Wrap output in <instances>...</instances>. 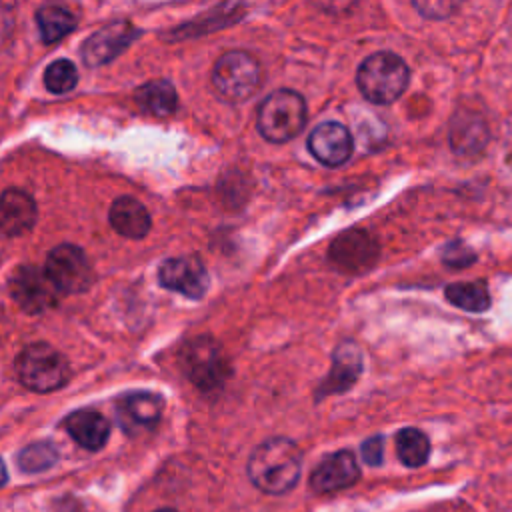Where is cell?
<instances>
[{"mask_svg": "<svg viewBox=\"0 0 512 512\" xmlns=\"http://www.w3.org/2000/svg\"><path fill=\"white\" fill-rule=\"evenodd\" d=\"M140 30L132 26L128 20H114L100 30H96L92 36L86 38L82 44V60L86 66H102L110 60H114L118 54H122L136 38Z\"/></svg>", "mask_w": 512, "mask_h": 512, "instance_id": "9c48e42d", "label": "cell"}, {"mask_svg": "<svg viewBox=\"0 0 512 512\" xmlns=\"http://www.w3.org/2000/svg\"><path fill=\"white\" fill-rule=\"evenodd\" d=\"M14 12L10 4H0V46L12 36Z\"/></svg>", "mask_w": 512, "mask_h": 512, "instance_id": "f1b7e54d", "label": "cell"}, {"mask_svg": "<svg viewBox=\"0 0 512 512\" xmlns=\"http://www.w3.org/2000/svg\"><path fill=\"white\" fill-rule=\"evenodd\" d=\"M162 408L164 400L154 392H128L116 404L118 424L126 434H140L160 422Z\"/></svg>", "mask_w": 512, "mask_h": 512, "instance_id": "4fadbf2b", "label": "cell"}, {"mask_svg": "<svg viewBox=\"0 0 512 512\" xmlns=\"http://www.w3.org/2000/svg\"><path fill=\"white\" fill-rule=\"evenodd\" d=\"M488 140V128L482 116L474 112H458L450 122V146L456 154H478Z\"/></svg>", "mask_w": 512, "mask_h": 512, "instance_id": "d6986e66", "label": "cell"}, {"mask_svg": "<svg viewBox=\"0 0 512 512\" xmlns=\"http://www.w3.org/2000/svg\"><path fill=\"white\" fill-rule=\"evenodd\" d=\"M180 366L186 378L202 392H214L230 376V362L220 344L210 336H196L180 350Z\"/></svg>", "mask_w": 512, "mask_h": 512, "instance_id": "277c9868", "label": "cell"}, {"mask_svg": "<svg viewBox=\"0 0 512 512\" xmlns=\"http://www.w3.org/2000/svg\"><path fill=\"white\" fill-rule=\"evenodd\" d=\"M64 428L76 444L90 452L100 450L110 436V422L100 412L90 408L70 412L64 418Z\"/></svg>", "mask_w": 512, "mask_h": 512, "instance_id": "e0dca14e", "label": "cell"}, {"mask_svg": "<svg viewBox=\"0 0 512 512\" xmlns=\"http://www.w3.org/2000/svg\"><path fill=\"white\" fill-rule=\"evenodd\" d=\"M10 294L28 314H40L56 304L58 290L44 270L36 266H20L10 278Z\"/></svg>", "mask_w": 512, "mask_h": 512, "instance_id": "ba28073f", "label": "cell"}, {"mask_svg": "<svg viewBox=\"0 0 512 512\" xmlns=\"http://www.w3.org/2000/svg\"><path fill=\"white\" fill-rule=\"evenodd\" d=\"M140 110L154 116H168L178 108L176 88L168 80H150L134 92Z\"/></svg>", "mask_w": 512, "mask_h": 512, "instance_id": "ffe728a7", "label": "cell"}, {"mask_svg": "<svg viewBox=\"0 0 512 512\" xmlns=\"http://www.w3.org/2000/svg\"><path fill=\"white\" fill-rule=\"evenodd\" d=\"M108 220H110V226L120 236H126L132 240L144 238L152 224L144 204H140L136 198H130V196H120L112 202Z\"/></svg>", "mask_w": 512, "mask_h": 512, "instance_id": "ac0fdd59", "label": "cell"}, {"mask_svg": "<svg viewBox=\"0 0 512 512\" xmlns=\"http://www.w3.org/2000/svg\"><path fill=\"white\" fill-rule=\"evenodd\" d=\"M158 280L164 288L180 292L192 300L202 298L208 288L206 266L196 256H176L164 260L158 268Z\"/></svg>", "mask_w": 512, "mask_h": 512, "instance_id": "30bf717a", "label": "cell"}, {"mask_svg": "<svg viewBox=\"0 0 512 512\" xmlns=\"http://www.w3.org/2000/svg\"><path fill=\"white\" fill-rule=\"evenodd\" d=\"M58 458H60L58 448L48 440H40V442H32V444L24 446L18 452L16 462L22 472L38 474V472L52 468L58 462Z\"/></svg>", "mask_w": 512, "mask_h": 512, "instance_id": "cb8c5ba5", "label": "cell"}, {"mask_svg": "<svg viewBox=\"0 0 512 512\" xmlns=\"http://www.w3.org/2000/svg\"><path fill=\"white\" fill-rule=\"evenodd\" d=\"M156 512H178V510H172V508H162V510H156Z\"/></svg>", "mask_w": 512, "mask_h": 512, "instance_id": "4dcf8cb0", "label": "cell"}, {"mask_svg": "<svg viewBox=\"0 0 512 512\" xmlns=\"http://www.w3.org/2000/svg\"><path fill=\"white\" fill-rule=\"evenodd\" d=\"M394 442H396V456L404 466L418 468L430 456V440L418 428H402L396 434Z\"/></svg>", "mask_w": 512, "mask_h": 512, "instance_id": "7402d4cb", "label": "cell"}, {"mask_svg": "<svg viewBox=\"0 0 512 512\" xmlns=\"http://www.w3.org/2000/svg\"><path fill=\"white\" fill-rule=\"evenodd\" d=\"M212 84L224 100L244 102L260 86V64L244 50H228L214 64Z\"/></svg>", "mask_w": 512, "mask_h": 512, "instance_id": "8992f818", "label": "cell"}, {"mask_svg": "<svg viewBox=\"0 0 512 512\" xmlns=\"http://www.w3.org/2000/svg\"><path fill=\"white\" fill-rule=\"evenodd\" d=\"M414 8L424 14L426 18H446L450 16L458 6L452 4V2H414Z\"/></svg>", "mask_w": 512, "mask_h": 512, "instance_id": "83f0119b", "label": "cell"}, {"mask_svg": "<svg viewBox=\"0 0 512 512\" xmlns=\"http://www.w3.org/2000/svg\"><path fill=\"white\" fill-rule=\"evenodd\" d=\"M362 372V352L352 340H344L336 346L332 354V370L330 374L322 380L316 398L320 400L322 396L328 394H340L346 392L348 388L354 386Z\"/></svg>", "mask_w": 512, "mask_h": 512, "instance_id": "9a60e30c", "label": "cell"}, {"mask_svg": "<svg viewBox=\"0 0 512 512\" xmlns=\"http://www.w3.org/2000/svg\"><path fill=\"white\" fill-rule=\"evenodd\" d=\"M36 22H38L42 42L46 44L58 42L76 26L74 14L62 6H42L36 12Z\"/></svg>", "mask_w": 512, "mask_h": 512, "instance_id": "44dd1931", "label": "cell"}, {"mask_svg": "<svg viewBox=\"0 0 512 512\" xmlns=\"http://www.w3.org/2000/svg\"><path fill=\"white\" fill-rule=\"evenodd\" d=\"M410 80L406 62L388 50L370 54L356 72V84L362 96L372 104H392L402 96Z\"/></svg>", "mask_w": 512, "mask_h": 512, "instance_id": "7a4b0ae2", "label": "cell"}, {"mask_svg": "<svg viewBox=\"0 0 512 512\" xmlns=\"http://www.w3.org/2000/svg\"><path fill=\"white\" fill-rule=\"evenodd\" d=\"M36 222V202L20 188H8L0 194V232L4 236H22Z\"/></svg>", "mask_w": 512, "mask_h": 512, "instance_id": "2e32d148", "label": "cell"}, {"mask_svg": "<svg viewBox=\"0 0 512 512\" xmlns=\"http://www.w3.org/2000/svg\"><path fill=\"white\" fill-rule=\"evenodd\" d=\"M302 470V452L290 438H268L248 456L246 472L250 482L264 494L290 492Z\"/></svg>", "mask_w": 512, "mask_h": 512, "instance_id": "6da1fadb", "label": "cell"}, {"mask_svg": "<svg viewBox=\"0 0 512 512\" xmlns=\"http://www.w3.org/2000/svg\"><path fill=\"white\" fill-rule=\"evenodd\" d=\"M360 454H362V460L366 464H370V466L382 464V458H384V438L382 436H370L368 440L362 442Z\"/></svg>", "mask_w": 512, "mask_h": 512, "instance_id": "4316f807", "label": "cell"}, {"mask_svg": "<svg viewBox=\"0 0 512 512\" xmlns=\"http://www.w3.org/2000/svg\"><path fill=\"white\" fill-rule=\"evenodd\" d=\"M46 88L54 94H66L78 84V70L70 60H54L44 72Z\"/></svg>", "mask_w": 512, "mask_h": 512, "instance_id": "d4e9b609", "label": "cell"}, {"mask_svg": "<svg viewBox=\"0 0 512 512\" xmlns=\"http://www.w3.org/2000/svg\"><path fill=\"white\" fill-rule=\"evenodd\" d=\"M18 380L34 392H52L66 384L68 362L50 344L38 342L26 346L16 358Z\"/></svg>", "mask_w": 512, "mask_h": 512, "instance_id": "5b68a950", "label": "cell"}, {"mask_svg": "<svg viewBox=\"0 0 512 512\" xmlns=\"http://www.w3.org/2000/svg\"><path fill=\"white\" fill-rule=\"evenodd\" d=\"M442 260H444V264H448V266H452V268H464V266L472 264V262L476 260V256H474V252H472L468 246H464L460 240H454V242H448V244L444 246V250H442Z\"/></svg>", "mask_w": 512, "mask_h": 512, "instance_id": "484cf974", "label": "cell"}, {"mask_svg": "<svg viewBox=\"0 0 512 512\" xmlns=\"http://www.w3.org/2000/svg\"><path fill=\"white\" fill-rule=\"evenodd\" d=\"M44 272L56 290L64 294L86 292L94 282V272L86 254L74 244L56 246L46 258Z\"/></svg>", "mask_w": 512, "mask_h": 512, "instance_id": "52a82bcc", "label": "cell"}, {"mask_svg": "<svg viewBox=\"0 0 512 512\" xmlns=\"http://www.w3.org/2000/svg\"><path fill=\"white\" fill-rule=\"evenodd\" d=\"M446 298L468 312H484L490 308V292L484 282H456L446 286Z\"/></svg>", "mask_w": 512, "mask_h": 512, "instance_id": "603a6c76", "label": "cell"}, {"mask_svg": "<svg viewBox=\"0 0 512 512\" xmlns=\"http://www.w3.org/2000/svg\"><path fill=\"white\" fill-rule=\"evenodd\" d=\"M328 256L334 266L354 274L370 268L376 262L378 244L366 230L352 228L334 238L328 248Z\"/></svg>", "mask_w": 512, "mask_h": 512, "instance_id": "8fae6325", "label": "cell"}, {"mask_svg": "<svg viewBox=\"0 0 512 512\" xmlns=\"http://www.w3.org/2000/svg\"><path fill=\"white\" fill-rule=\"evenodd\" d=\"M8 482V472H6V464L0 458V486H4Z\"/></svg>", "mask_w": 512, "mask_h": 512, "instance_id": "f546056e", "label": "cell"}, {"mask_svg": "<svg viewBox=\"0 0 512 512\" xmlns=\"http://www.w3.org/2000/svg\"><path fill=\"white\" fill-rule=\"evenodd\" d=\"M306 118L308 112L304 98L294 90L280 88L270 92L262 100L256 116V126L262 138L282 144L302 132Z\"/></svg>", "mask_w": 512, "mask_h": 512, "instance_id": "3957f363", "label": "cell"}, {"mask_svg": "<svg viewBox=\"0 0 512 512\" xmlns=\"http://www.w3.org/2000/svg\"><path fill=\"white\" fill-rule=\"evenodd\" d=\"M310 154L324 166L336 168L342 166L354 150L352 134L348 128L336 120L318 124L308 136Z\"/></svg>", "mask_w": 512, "mask_h": 512, "instance_id": "7c38bea8", "label": "cell"}, {"mask_svg": "<svg viewBox=\"0 0 512 512\" xmlns=\"http://www.w3.org/2000/svg\"><path fill=\"white\" fill-rule=\"evenodd\" d=\"M360 478V466L350 450H338L324 460L310 474V486L318 494L346 490Z\"/></svg>", "mask_w": 512, "mask_h": 512, "instance_id": "5bb4252c", "label": "cell"}]
</instances>
